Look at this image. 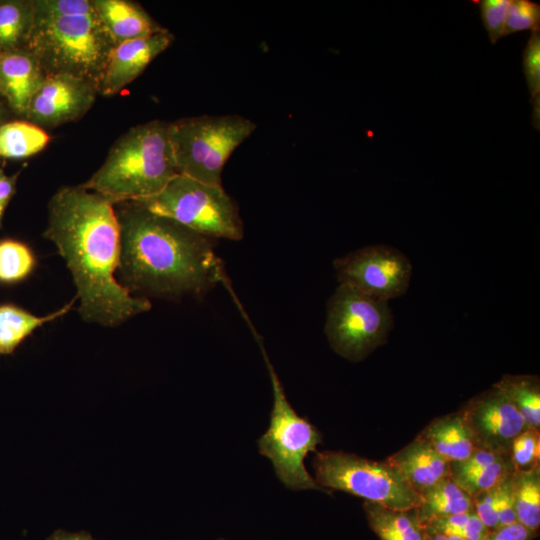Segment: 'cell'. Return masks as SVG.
<instances>
[{"label":"cell","instance_id":"4fadbf2b","mask_svg":"<svg viewBox=\"0 0 540 540\" xmlns=\"http://www.w3.org/2000/svg\"><path fill=\"white\" fill-rule=\"evenodd\" d=\"M173 39V34L166 28L152 35L116 44L99 84V95L113 96L126 88L172 44Z\"/></svg>","mask_w":540,"mask_h":540},{"label":"cell","instance_id":"ac0fdd59","mask_svg":"<svg viewBox=\"0 0 540 540\" xmlns=\"http://www.w3.org/2000/svg\"><path fill=\"white\" fill-rule=\"evenodd\" d=\"M363 510L369 527L380 540H425L426 530L416 508L395 510L364 501Z\"/></svg>","mask_w":540,"mask_h":540},{"label":"cell","instance_id":"2e32d148","mask_svg":"<svg viewBox=\"0 0 540 540\" xmlns=\"http://www.w3.org/2000/svg\"><path fill=\"white\" fill-rule=\"evenodd\" d=\"M97 12L116 44L165 30L138 3L128 0H94Z\"/></svg>","mask_w":540,"mask_h":540},{"label":"cell","instance_id":"8d00e7d4","mask_svg":"<svg viewBox=\"0 0 540 540\" xmlns=\"http://www.w3.org/2000/svg\"><path fill=\"white\" fill-rule=\"evenodd\" d=\"M46 540H97L92 537L86 531L80 532H67L62 529H58L53 532Z\"/></svg>","mask_w":540,"mask_h":540},{"label":"cell","instance_id":"4dcf8cb0","mask_svg":"<svg viewBox=\"0 0 540 540\" xmlns=\"http://www.w3.org/2000/svg\"><path fill=\"white\" fill-rule=\"evenodd\" d=\"M511 0H478L473 1L480 10V16L488 36L495 44L505 36V25L508 7Z\"/></svg>","mask_w":540,"mask_h":540},{"label":"cell","instance_id":"f35d334b","mask_svg":"<svg viewBox=\"0 0 540 540\" xmlns=\"http://www.w3.org/2000/svg\"><path fill=\"white\" fill-rule=\"evenodd\" d=\"M426 530V529H425ZM425 540H464L456 536L444 535L426 530Z\"/></svg>","mask_w":540,"mask_h":540},{"label":"cell","instance_id":"d4e9b609","mask_svg":"<svg viewBox=\"0 0 540 540\" xmlns=\"http://www.w3.org/2000/svg\"><path fill=\"white\" fill-rule=\"evenodd\" d=\"M35 256L25 243L15 239L0 240V282L13 284L31 274Z\"/></svg>","mask_w":540,"mask_h":540},{"label":"cell","instance_id":"ffe728a7","mask_svg":"<svg viewBox=\"0 0 540 540\" xmlns=\"http://www.w3.org/2000/svg\"><path fill=\"white\" fill-rule=\"evenodd\" d=\"M419 497L416 509L424 527L437 518L474 511L473 498L450 475L419 493Z\"/></svg>","mask_w":540,"mask_h":540},{"label":"cell","instance_id":"484cf974","mask_svg":"<svg viewBox=\"0 0 540 540\" xmlns=\"http://www.w3.org/2000/svg\"><path fill=\"white\" fill-rule=\"evenodd\" d=\"M514 470L510 457H505L467 474L451 478L460 488L473 497L482 491L498 485Z\"/></svg>","mask_w":540,"mask_h":540},{"label":"cell","instance_id":"d6a6232c","mask_svg":"<svg viewBox=\"0 0 540 540\" xmlns=\"http://www.w3.org/2000/svg\"><path fill=\"white\" fill-rule=\"evenodd\" d=\"M506 456L497 455L495 453L475 449L467 458L457 462H451L449 465L450 476L456 477L477 470L481 467L494 463Z\"/></svg>","mask_w":540,"mask_h":540},{"label":"cell","instance_id":"9c48e42d","mask_svg":"<svg viewBox=\"0 0 540 540\" xmlns=\"http://www.w3.org/2000/svg\"><path fill=\"white\" fill-rule=\"evenodd\" d=\"M393 328L389 302L339 284L327 303L325 334L335 353L360 362L387 342Z\"/></svg>","mask_w":540,"mask_h":540},{"label":"cell","instance_id":"6da1fadb","mask_svg":"<svg viewBox=\"0 0 540 540\" xmlns=\"http://www.w3.org/2000/svg\"><path fill=\"white\" fill-rule=\"evenodd\" d=\"M44 237L72 274L84 321L113 327L150 310L148 298L132 295L116 278L120 226L110 200L81 184L61 187L48 204Z\"/></svg>","mask_w":540,"mask_h":540},{"label":"cell","instance_id":"836d02e7","mask_svg":"<svg viewBox=\"0 0 540 540\" xmlns=\"http://www.w3.org/2000/svg\"><path fill=\"white\" fill-rule=\"evenodd\" d=\"M513 472L504 479L501 485L498 503V527L511 525L517 522L512 494Z\"/></svg>","mask_w":540,"mask_h":540},{"label":"cell","instance_id":"277c9868","mask_svg":"<svg viewBox=\"0 0 540 540\" xmlns=\"http://www.w3.org/2000/svg\"><path fill=\"white\" fill-rule=\"evenodd\" d=\"M170 122L152 120L131 127L111 146L104 162L81 185L113 204L140 201L175 177Z\"/></svg>","mask_w":540,"mask_h":540},{"label":"cell","instance_id":"7a4b0ae2","mask_svg":"<svg viewBox=\"0 0 540 540\" xmlns=\"http://www.w3.org/2000/svg\"><path fill=\"white\" fill-rule=\"evenodd\" d=\"M120 226L119 283L132 295L199 296L226 282L209 237L138 202L115 205Z\"/></svg>","mask_w":540,"mask_h":540},{"label":"cell","instance_id":"7402d4cb","mask_svg":"<svg viewBox=\"0 0 540 540\" xmlns=\"http://www.w3.org/2000/svg\"><path fill=\"white\" fill-rule=\"evenodd\" d=\"M33 19V0H0V53L26 49Z\"/></svg>","mask_w":540,"mask_h":540},{"label":"cell","instance_id":"3957f363","mask_svg":"<svg viewBox=\"0 0 540 540\" xmlns=\"http://www.w3.org/2000/svg\"><path fill=\"white\" fill-rule=\"evenodd\" d=\"M34 19L26 47L46 75L101 82L116 45L94 0H33Z\"/></svg>","mask_w":540,"mask_h":540},{"label":"cell","instance_id":"83f0119b","mask_svg":"<svg viewBox=\"0 0 540 540\" xmlns=\"http://www.w3.org/2000/svg\"><path fill=\"white\" fill-rule=\"evenodd\" d=\"M523 71L533 103L532 122L539 130L540 124V33L532 31L523 51Z\"/></svg>","mask_w":540,"mask_h":540},{"label":"cell","instance_id":"ba28073f","mask_svg":"<svg viewBox=\"0 0 540 540\" xmlns=\"http://www.w3.org/2000/svg\"><path fill=\"white\" fill-rule=\"evenodd\" d=\"M315 481L325 490L343 491L390 509L419 505V494L387 460L375 461L344 451L316 452L312 460Z\"/></svg>","mask_w":540,"mask_h":540},{"label":"cell","instance_id":"cb8c5ba5","mask_svg":"<svg viewBox=\"0 0 540 540\" xmlns=\"http://www.w3.org/2000/svg\"><path fill=\"white\" fill-rule=\"evenodd\" d=\"M514 405L527 425L540 430V381L530 374H505L493 384Z\"/></svg>","mask_w":540,"mask_h":540},{"label":"cell","instance_id":"d6986e66","mask_svg":"<svg viewBox=\"0 0 540 540\" xmlns=\"http://www.w3.org/2000/svg\"><path fill=\"white\" fill-rule=\"evenodd\" d=\"M75 297L57 311L37 316L14 304L0 305V354L8 355L36 329L65 315L73 307Z\"/></svg>","mask_w":540,"mask_h":540},{"label":"cell","instance_id":"8992f818","mask_svg":"<svg viewBox=\"0 0 540 540\" xmlns=\"http://www.w3.org/2000/svg\"><path fill=\"white\" fill-rule=\"evenodd\" d=\"M266 362L273 387L274 404L267 431L258 440L259 452L273 464L278 479L289 489L319 490L328 494L308 473L304 459L322 443L319 430L299 416L284 393L281 382L265 352L261 338L252 328Z\"/></svg>","mask_w":540,"mask_h":540},{"label":"cell","instance_id":"603a6c76","mask_svg":"<svg viewBox=\"0 0 540 540\" xmlns=\"http://www.w3.org/2000/svg\"><path fill=\"white\" fill-rule=\"evenodd\" d=\"M512 494L517 523L538 534L540 528V465L514 470Z\"/></svg>","mask_w":540,"mask_h":540},{"label":"cell","instance_id":"74e56055","mask_svg":"<svg viewBox=\"0 0 540 540\" xmlns=\"http://www.w3.org/2000/svg\"><path fill=\"white\" fill-rule=\"evenodd\" d=\"M17 118L7 102L0 96V126L12 119Z\"/></svg>","mask_w":540,"mask_h":540},{"label":"cell","instance_id":"4316f807","mask_svg":"<svg viewBox=\"0 0 540 540\" xmlns=\"http://www.w3.org/2000/svg\"><path fill=\"white\" fill-rule=\"evenodd\" d=\"M425 529L464 540H483L488 532L474 511L434 519Z\"/></svg>","mask_w":540,"mask_h":540},{"label":"cell","instance_id":"5b68a950","mask_svg":"<svg viewBox=\"0 0 540 540\" xmlns=\"http://www.w3.org/2000/svg\"><path fill=\"white\" fill-rule=\"evenodd\" d=\"M256 124L241 115H202L170 122L169 135L178 174L222 185L224 166Z\"/></svg>","mask_w":540,"mask_h":540},{"label":"cell","instance_id":"f546056e","mask_svg":"<svg viewBox=\"0 0 540 540\" xmlns=\"http://www.w3.org/2000/svg\"><path fill=\"white\" fill-rule=\"evenodd\" d=\"M540 5L530 0L510 1L505 25V36L519 31H538Z\"/></svg>","mask_w":540,"mask_h":540},{"label":"cell","instance_id":"8fae6325","mask_svg":"<svg viewBox=\"0 0 540 540\" xmlns=\"http://www.w3.org/2000/svg\"><path fill=\"white\" fill-rule=\"evenodd\" d=\"M476 449L510 457L514 439L529 426L510 400L494 385L458 410Z\"/></svg>","mask_w":540,"mask_h":540},{"label":"cell","instance_id":"ab89813d","mask_svg":"<svg viewBox=\"0 0 540 540\" xmlns=\"http://www.w3.org/2000/svg\"><path fill=\"white\" fill-rule=\"evenodd\" d=\"M218 540H225V539H218Z\"/></svg>","mask_w":540,"mask_h":540},{"label":"cell","instance_id":"9a60e30c","mask_svg":"<svg viewBox=\"0 0 540 540\" xmlns=\"http://www.w3.org/2000/svg\"><path fill=\"white\" fill-rule=\"evenodd\" d=\"M386 460L418 494L450 475V462L418 436Z\"/></svg>","mask_w":540,"mask_h":540},{"label":"cell","instance_id":"d590c367","mask_svg":"<svg viewBox=\"0 0 540 540\" xmlns=\"http://www.w3.org/2000/svg\"><path fill=\"white\" fill-rule=\"evenodd\" d=\"M17 177L18 173L7 175L5 171L0 168V229L3 226L5 210L16 191Z\"/></svg>","mask_w":540,"mask_h":540},{"label":"cell","instance_id":"e0dca14e","mask_svg":"<svg viewBox=\"0 0 540 540\" xmlns=\"http://www.w3.org/2000/svg\"><path fill=\"white\" fill-rule=\"evenodd\" d=\"M417 436L450 463L464 460L476 449L458 411L433 419Z\"/></svg>","mask_w":540,"mask_h":540},{"label":"cell","instance_id":"7c38bea8","mask_svg":"<svg viewBox=\"0 0 540 540\" xmlns=\"http://www.w3.org/2000/svg\"><path fill=\"white\" fill-rule=\"evenodd\" d=\"M98 88L69 75H46L33 95L24 119L43 129L82 118L93 106Z\"/></svg>","mask_w":540,"mask_h":540},{"label":"cell","instance_id":"e575fe53","mask_svg":"<svg viewBox=\"0 0 540 540\" xmlns=\"http://www.w3.org/2000/svg\"><path fill=\"white\" fill-rule=\"evenodd\" d=\"M538 534L519 523L489 530L483 540H533Z\"/></svg>","mask_w":540,"mask_h":540},{"label":"cell","instance_id":"f1b7e54d","mask_svg":"<svg viewBox=\"0 0 540 540\" xmlns=\"http://www.w3.org/2000/svg\"><path fill=\"white\" fill-rule=\"evenodd\" d=\"M510 460L515 470L540 465V430L528 427L513 441Z\"/></svg>","mask_w":540,"mask_h":540},{"label":"cell","instance_id":"5bb4252c","mask_svg":"<svg viewBox=\"0 0 540 540\" xmlns=\"http://www.w3.org/2000/svg\"><path fill=\"white\" fill-rule=\"evenodd\" d=\"M44 78L38 60L28 50L0 53V96L17 118L24 119L29 103Z\"/></svg>","mask_w":540,"mask_h":540},{"label":"cell","instance_id":"30bf717a","mask_svg":"<svg viewBox=\"0 0 540 540\" xmlns=\"http://www.w3.org/2000/svg\"><path fill=\"white\" fill-rule=\"evenodd\" d=\"M339 284L389 302L403 296L410 285L412 263L397 248L369 245L334 260Z\"/></svg>","mask_w":540,"mask_h":540},{"label":"cell","instance_id":"52a82bcc","mask_svg":"<svg viewBox=\"0 0 540 540\" xmlns=\"http://www.w3.org/2000/svg\"><path fill=\"white\" fill-rule=\"evenodd\" d=\"M134 202L209 238L243 237L238 207L222 185L177 174L157 194Z\"/></svg>","mask_w":540,"mask_h":540},{"label":"cell","instance_id":"1f68e13d","mask_svg":"<svg viewBox=\"0 0 540 540\" xmlns=\"http://www.w3.org/2000/svg\"><path fill=\"white\" fill-rule=\"evenodd\" d=\"M502 482L472 497L474 512L488 531L498 527V503Z\"/></svg>","mask_w":540,"mask_h":540},{"label":"cell","instance_id":"44dd1931","mask_svg":"<svg viewBox=\"0 0 540 540\" xmlns=\"http://www.w3.org/2000/svg\"><path fill=\"white\" fill-rule=\"evenodd\" d=\"M50 140V135L40 126L25 119H12L0 126V158L31 157L45 149Z\"/></svg>","mask_w":540,"mask_h":540}]
</instances>
